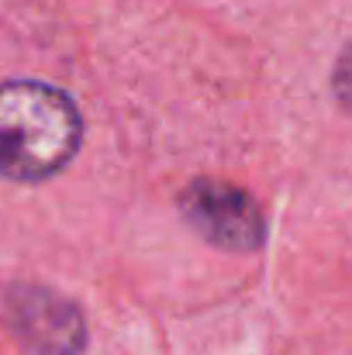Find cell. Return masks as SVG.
Wrapping results in <instances>:
<instances>
[{
    "label": "cell",
    "instance_id": "obj_1",
    "mask_svg": "<svg viewBox=\"0 0 352 355\" xmlns=\"http://www.w3.org/2000/svg\"><path fill=\"white\" fill-rule=\"evenodd\" d=\"M83 121L76 104L38 80L0 83V176L42 183L80 152Z\"/></svg>",
    "mask_w": 352,
    "mask_h": 355
},
{
    "label": "cell",
    "instance_id": "obj_2",
    "mask_svg": "<svg viewBox=\"0 0 352 355\" xmlns=\"http://www.w3.org/2000/svg\"><path fill=\"white\" fill-rule=\"evenodd\" d=\"M187 225L225 252H255L266 241V221L252 193L225 180L201 176L180 193Z\"/></svg>",
    "mask_w": 352,
    "mask_h": 355
},
{
    "label": "cell",
    "instance_id": "obj_3",
    "mask_svg": "<svg viewBox=\"0 0 352 355\" xmlns=\"http://www.w3.org/2000/svg\"><path fill=\"white\" fill-rule=\"evenodd\" d=\"M3 321L31 355H80L87 345L83 311L49 286H10Z\"/></svg>",
    "mask_w": 352,
    "mask_h": 355
}]
</instances>
